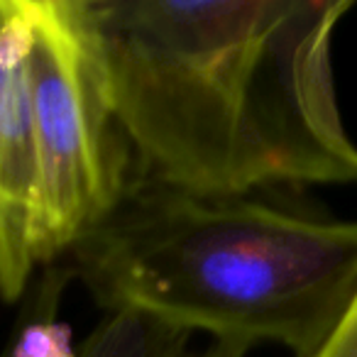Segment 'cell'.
<instances>
[{"label": "cell", "instance_id": "obj_5", "mask_svg": "<svg viewBox=\"0 0 357 357\" xmlns=\"http://www.w3.org/2000/svg\"><path fill=\"white\" fill-rule=\"evenodd\" d=\"M191 333L135 311L105 313L76 357H181Z\"/></svg>", "mask_w": 357, "mask_h": 357}, {"label": "cell", "instance_id": "obj_2", "mask_svg": "<svg viewBox=\"0 0 357 357\" xmlns=\"http://www.w3.org/2000/svg\"><path fill=\"white\" fill-rule=\"evenodd\" d=\"M69 255L105 313L245 347L277 342L296 357L318 350L357 291V220L147 181H132Z\"/></svg>", "mask_w": 357, "mask_h": 357}, {"label": "cell", "instance_id": "obj_7", "mask_svg": "<svg viewBox=\"0 0 357 357\" xmlns=\"http://www.w3.org/2000/svg\"><path fill=\"white\" fill-rule=\"evenodd\" d=\"M250 350H252V347L235 345V342H218V340H213L204 352H199V355H189V352H184L181 357H248Z\"/></svg>", "mask_w": 357, "mask_h": 357}, {"label": "cell", "instance_id": "obj_8", "mask_svg": "<svg viewBox=\"0 0 357 357\" xmlns=\"http://www.w3.org/2000/svg\"><path fill=\"white\" fill-rule=\"evenodd\" d=\"M0 357H13V355H10V352H8V347H6V350H3V355H0Z\"/></svg>", "mask_w": 357, "mask_h": 357}, {"label": "cell", "instance_id": "obj_3", "mask_svg": "<svg viewBox=\"0 0 357 357\" xmlns=\"http://www.w3.org/2000/svg\"><path fill=\"white\" fill-rule=\"evenodd\" d=\"M27 86L42 267L96 230L132 186L128 137L110 103L84 0H25Z\"/></svg>", "mask_w": 357, "mask_h": 357}, {"label": "cell", "instance_id": "obj_1", "mask_svg": "<svg viewBox=\"0 0 357 357\" xmlns=\"http://www.w3.org/2000/svg\"><path fill=\"white\" fill-rule=\"evenodd\" d=\"M135 181L357 186L333 37L352 0H84Z\"/></svg>", "mask_w": 357, "mask_h": 357}, {"label": "cell", "instance_id": "obj_6", "mask_svg": "<svg viewBox=\"0 0 357 357\" xmlns=\"http://www.w3.org/2000/svg\"><path fill=\"white\" fill-rule=\"evenodd\" d=\"M308 357H357V291L335 328Z\"/></svg>", "mask_w": 357, "mask_h": 357}, {"label": "cell", "instance_id": "obj_4", "mask_svg": "<svg viewBox=\"0 0 357 357\" xmlns=\"http://www.w3.org/2000/svg\"><path fill=\"white\" fill-rule=\"evenodd\" d=\"M40 267L27 6L0 0V298L17 301Z\"/></svg>", "mask_w": 357, "mask_h": 357}]
</instances>
